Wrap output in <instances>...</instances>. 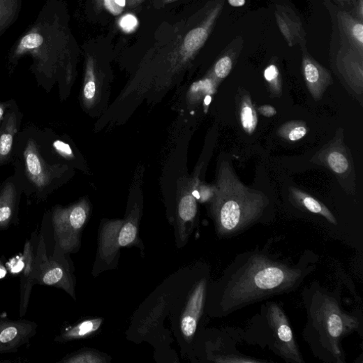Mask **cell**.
<instances>
[{
	"label": "cell",
	"mask_w": 363,
	"mask_h": 363,
	"mask_svg": "<svg viewBox=\"0 0 363 363\" xmlns=\"http://www.w3.org/2000/svg\"><path fill=\"white\" fill-rule=\"evenodd\" d=\"M302 70L309 93L315 101H320L332 82L330 73L306 52L303 54Z\"/></svg>",
	"instance_id": "11"
},
{
	"label": "cell",
	"mask_w": 363,
	"mask_h": 363,
	"mask_svg": "<svg viewBox=\"0 0 363 363\" xmlns=\"http://www.w3.org/2000/svg\"><path fill=\"white\" fill-rule=\"evenodd\" d=\"M97 96V85L94 71L87 64L84 84L83 88V101L86 105H90L94 102Z\"/></svg>",
	"instance_id": "27"
},
{
	"label": "cell",
	"mask_w": 363,
	"mask_h": 363,
	"mask_svg": "<svg viewBox=\"0 0 363 363\" xmlns=\"http://www.w3.org/2000/svg\"><path fill=\"white\" fill-rule=\"evenodd\" d=\"M66 363H100L106 362V359L100 353L94 351H82L75 353L64 359Z\"/></svg>",
	"instance_id": "29"
},
{
	"label": "cell",
	"mask_w": 363,
	"mask_h": 363,
	"mask_svg": "<svg viewBox=\"0 0 363 363\" xmlns=\"http://www.w3.org/2000/svg\"><path fill=\"white\" fill-rule=\"evenodd\" d=\"M138 25V19L131 15H125L120 21L121 27L126 32L133 31Z\"/></svg>",
	"instance_id": "32"
},
{
	"label": "cell",
	"mask_w": 363,
	"mask_h": 363,
	"mask_svg": "<svg viewBox=\"0 0 363 363\" xmlns=\"http://www.w3.org/2000/svg\"><path fill=\"white\" fill-rule=\"evenodd\" d=\"M198 212L197 199L193 194V188L182 195L178 202V229L181 239L185 240L188 235V226L195 221Z\"/></svg>",
	"instance_id": "14"
},
{
	"label": "cell",
	"mask_w": 363,
	"mask_h": 363,
	"mask_svg": "<svg viewBox=\"0 0 363 363\" xmlns=\"http://www.w3.org/2000/svg\"><path fill=\"white\" fill-rule=\"evenodd\" d=\"M115 2L119 6H120L122 8H124L126 6V0H115Z\"/></svg>",
	"instance_id": "39"
},
{
	"label": "cell",
	"mask_w": 363,
	"mask_h": 363,
	"mask_svg": "<svg viewBox=\"0 0 363 363\" xmlns=\"http://www.w3.org/2000/svg\"><path fill=\"white\" fill-rule=\"evenodd\" d=\"M23 0H0V36L18 20Z\"/></svg>",
	"instance_id": "18"
},
{
	"label": "cell",
	"mask_w": 363,
	"mask_h": 363,
	"mask_svg": "<svg viewBox=\"0 0 363 363\" xmlns=\"http://www.w3.org/2000/svg\"><path fill=\"white\" fill-rule=\"evenodd\" d=\"M278 24L283 36L288 40L289 44L292 45L296 40L301 38L302 23L299 20L292 18L286 12L276 13Z\"/></svg>",
	"instance_id": "22"
},
{
	"label": "cell",
	"mask_w": 363,
	"mask_h": 363,
	"mask_svg": "<svg viewBox=\"0 0 363 363\" xmlns=\"http://www.w3.org/2000/svg\"><path fill=\"white\" fill-rule=\"evenodd\" d=\"M334 1H336L341 6H346L348 7L352 8L353 9H355L357 7L356 0H334Z\"/></svg>",
	"instance_id": "35"
},
{
	"label": "cell",
	"mask_w": 363,
	"mask_h": 363,
	"mask_svg": "<svg viewBox=\"0 0 363 363\" xmlns=\"http://www.w3.org/2000/svg\"><path fill=\"white\" fill-rule=\"evenodd\" d=\"M242 336L249 343L267 348L287 362H305L288 318L276 302H265Z\"/></svg>",
	"instance_id": "5"
},
{
	"label": "cell",
	"mask_w": 363,
	"mask_h": 363,
	"mask_svg": "<svg viewBox=\"0 0 363 363\" xmlns=\"http://www.w3.org/2000/svg\"><path fill=\"white\" fill-rule=\"evenodd\" d=\"M229 3L235 8L242 7L246 4V0H228Z\"/></svg>",
	"instance_id": "37"
},
{
	"label": "cell",
	"mask_w": 363,
	"mask_h": 363,
	"mask_svg": "<svg viewBox=\"0 0 363 363\" xmlns=\"http://www.w3.org/2000/svg\"><path fill=\"white\" fill-rule=\"evenodd\" d=\"M24 156L29 178L37 189L45 190L52 183L54 170L43 161L32 141L28 143Z\"/></svg>",
	"instance_id": "12"
},
{
	"label": "cell",
	"mask_w": 363,
	"mask_h": 363,
	"mask_svg": "<svg viewBox=\"0 0 363 363\" xmlns=\"http://www.w3.org/2000/svg\"><path fill=\"white\" fill-rule=\"evenodd\" d=\"M4 115V110L2 108V107H0V119H1L3 117Z\"/></svg>",
	"instance_id": "40"
},
{
	"label": "cell",
	"mask_w": 363,
	"mask_h": 363,
	"mask_svg": "<svg viewBox=\"0 0 363 363\" xmlns=\"http://www.w3.org/2000/svg\"><path fill=\"white\" fill-rule=\"evenodd\" d=\"M24 267L21 279V316L25 314L32 286L34 284V260L32 248L29 242H27L23 254Z\"/></svg>",
	"instance_id": "15"
},
{
	"label": "cell",
	"mask_w": 363,
	"mask_h": 363,
	"mask_svg": "<svg viewBox=\"0 0 363 363\" xmlns=\"http://www.w3.org/2000/svg\"><path fill=\"white\" fill-rule=\"evenodd\" d=\"M89 214L86 200L68 207H56L52 223L57 247L64 252H73L80 246V235Z\"/></svg>",
	"instance_id": "6"
},
{
	"label": "cell",
	"mask_w": 363,
	"mask_h": 363,
	"mask_svg": "<svg viewBox=\"0 0 363 363\" xmlns=\"http://www.w3.org/2000/svg\"><path fill=\"white\" fill-rule=\"evenodd\" d=\"M258 112L265 117H274L277 114V110L274 107L271 105H263L259 107Z\"/></svg>",
	"instance_id": "34"
},
{
	"label": "cell",
	"mask_w": 363,
	"mask_h": 363,
	"mask_svg": "<svg viewBox=\"0 0 363 363\" xmlns=\"http://www.w3.org/2000/svg\"><path fill=\"white\" fill-rule=\"evenodd\" d=\"M7 275V270L2 265L1 262H0V279H4Z\"/></svg>",
	"instance_id": "38"
},
{
	"label": "cell",
	"mask_w": 363,
	"mask_h": 363,
	"mask_svg": "<svg viewBox=\"0 0 363 363\" xmlns=\"http://www.w3.org/2000/svg\"><path fill=\"white\" fill-rule=\"evenodd\" d=\"M193 188V194L195 198L201 202L211 201L215 193V186L210 187L205 185H198Z\"/></svg>",
	"instance_id": "31"
},
{
	"label": "cell",
	"mask_w": 363,
	"mask_h": 363,
	"mask_svg": "<svg viewBox=\"0 0 363 363\" xmlns=\"http://www.w3.org/2000/svg\"><path fill=\"white\" fill-rule=\"evenodd\" d=\"M326 163L329 168L338 175H343L350 169L346 152L341 148H332L326 155Z\"/></svg>",
	"instance_id": "24"
},
{
	"label": "cell",
	"mask_w": 363,
	"mask_h": 363,
	"mask_svg": "<svg viewBox=\"0 0 363 363\" xmlns=\"http://www.w3.org/2000/svg\"><path fill=\"white\" fill-rule=\"evenodd\" d=\"M302 297L306 313L303 338L312 354L327 363H345L343 340L359 329L357 316L345 311L339 293L313 282L306 287Z\"/></svg>",
	"instance_id": "2"
},
{
	"label": "cell",
	"mask_w": 363,
	"mask_h": 363,
	"mask_svg": "<svg viewBox=\"0 0 363 363\" xmlns=\"http://www.w3.org/2000/svg\"><path fill=\"white\" fill-rule=\"evenodd\" d=\"M36 329L34 323L0 317V354L17 352L35 336Z\"/></svg>",
	"instance_id": "9"
},
{
	"label": "cell",
	"mask_w": 363,
	"mask_h": 363,
	"mask_svg": "<svg viewBox=\"0 0 363 363\" xmlns=\"http://www.w3.org/2000/svg\"><path fill=\"white\" fill-rule=\"evenodd\" d=\"M102 323V319L85 320L67 330L57 338V340H58V341H68L92 335L100 329Z\"/></svg>",
	"instance_id": "21"
},
{
	"label": "cell",
	"mask_w": 363,
	"mask_h": 363,
	"mask_svg": "<svg viewBox=\"0 0 363 363\" xmlns=\"http://www.w3.org/2000/svg\"><path fill=\"white\" fill-rule=\"evenodd\" d=\"M338 22L342 44L347 45L363 56V25L362 21L350 14L341 12Z\"/></svg>",
	"instance_id": "13"
},
{
	"label": "cell",
	"mask_w": 363,
	"mask_h": 363,
	"mask_svg": "<svg viewBox=\"0 0 363 363\" xmlns=\"http://www.w3.org/2000/svg\"><path fill=\"white\" fill-rule=\"evenodd\" d=\"M291 194L299 206L311 213L321 215L329 223L337 225L336 217L323 203L296 188H291Z\"/></svg>",
	"instance_id": "17"
},
{
	"label": "cell",
	"mask_w": 363,
	"mask_h": 363,
	"mask_svg": "<svg viewBox=\"0 0 363 363\" xmlns=\"http://www.w3.org/2000/svg\"><path fill=\"white\" fill-rule=\"evenodd\" d=\"M216 81L214 78H205L194 83L188 93V100L192 104L199 103L202 98L212 96L216 92Z\"/></svg>",
	"instance_id": "23"
},
{
	"label": "cell",
	"mask_w": 363,
	"mask_h": 363,
	"mask_svg": "<svg viewBox=\"0 0 363 363\" xmlns=\"http://www.w3.org/2000/svg\"><path fill=\"white\" fill-rule=\"evenodd\" d=\"M105 6L114 15H119L123 10V8L116 3L115 0H105Z\"/></svg>",
	"instance_id": "33"
},
{
	"label": "cell",
	"mask_w": 363,
	"mask_h": 363,
	"mask_svg": "<svg viewBox=\"0 0 363 363\" xmlns=\"http://www.w3.org/2000/svg\"><path fill=\"white\" fill-rule=\"evenodd\" d=\"M68 33L57 0H47L35 22L13 45L9 63L29 56L31 69L42 80H53L68 68Z\"/></svg>",
	"instance_id": "3"
},
{
	"label": "cell",
	"mask_w": 363,
	"mask_h": 363,
	"mask_svg": "<svg viewBox=\"0 0 363 363\" xmlns=\"http://www.w3.org/2000/svg\"><path fill=\"white\" fill-rule=\"evenodd\" d=\"M34 283L62 288L74 295L73 282L68 269L56 257H48L43 235L34 260Z\"/></svg>",
	"instance_id": "8"
},
{
	"label": "cell",
	"mask_w": 363,
	"mask_h": 363,
	"mask_svg": "<svg viewBox=\"0 0 363 363\" xmlns=\"http://www.w3.org/2000/svg\"><path fill=\"white\" fill-rule=\"evenodd\" d=\"M140 212L135 205L124 220L108 221L101 232L99 251L106 260H112L120 248L128 246L138 238Z\"/></svg>",
	"instance_id": "7"
},
{
	"label": "cell",
	"mask_w": 363,
	"mask_h": 363,
	"mask_svg": "<svg viewBox=\"0 0 363 363\" xmlns=\"http://www.w3.org/2000/svg\"><path fill=\"white\" fill-rule=\"evenodd\" d=\"M307 131L308 128L304 121H292L281 126L278 131V135L286 140L297 142L303 139Z\"/></svg>",
	"instance_id": "26"
},
{
	"label": "cell",
	"mask_w": 363,
	"mask_h": 363,
	"mask_svg": "<svg viewBox=\"0 0 363 363\" xmlns=\"http://www.w3.org/2000/svg\"><path fill=\"white\" fill-rule=\"evenodd\" d=\"M57 144L59 145L57 146V147L59 151H61V152H63L64 154H65L66 155L72 154L71 150L70 149L69 147L67 145H65L62 142H57Z\"/></svg>",
	"instance_id": "36"
},
{
	"label": "cell",
	"mask_w": 363,
	"mask_h": 363,
	"mask_svg": "<svg viewBox=\"0 0 363 363\" xmlns=\"http://www.w3.org/2000/svg\"><path fill=\"white\" fill-rule=\"evenodd\" d=\"M17 205L15 185L8 184L0 192V229H6L13 221Z\"/></svg>",
	"instance_id": "16"
},
{
	"label": "cell",
	"mask_w": 363,
	"mask_h": 363,
	"mask_svg": "<svg viewBox=\"0 0 363 363\" xmlns=\"http://www.w3.org/2000/svg\"><path fill=\"white\" fill-rule=\"evenodd\" d=\"M211 202V215L221 239L237 237L262 221L269 205L262 192L246 187L225 161L220 165Z\"/></svg>",
	"instance_id": "4"
},
{
	"label": "cell",
	"mask_w": 363,
	"mask_h": 363,
	"mask_svg": "<svg viewBox=\"0 0 363 363\" xmlns=\"http://www.w3.org/2000/svg\"><path fill=\"white\" fill-rule=\"evenodd\" d=\"M207 288L206 279H201L195 286L189 297L185 311L182 316L181 332L188 340H191L196 332L198 322L205 307Z\"/></svg>",
	"instance_id": "10"
},
{
	"label": "cell",
	"mask_w": 363,
	"mask_h": 363,
	"mask_svg": "<svg viewBox=\"0 0 363 363\" xmlns=\"http://www.w3.org/2000/svg\"><path fill=\"white\" fill-rule=\"evenodd\" d=\"M318 256L306 251L292 261L267 249L238 255L226 268L216 287V312L235 313L272 297L298 289L316 269Z\"/></svg>",
	"instance_id": "1"
},
{
	"label": "cell",
	"mask_w": 363,
	"mask_h": 363,
	"mask_svg": "<svg viewBox=\"0 0 363 363\" xmlns=\"http://www.w3.org/2000/svg\"><path fill=\"white\" fill-rule=\"evenodd\" d=\"M239 119L244 130L249 135L255 131L258 119L249 94H244L239 102Z\"/></svg>",
	"instance_id": "19"
},
{
	"label": "cell",
	"mask_w": 363,
	"mask_h": 363,
	"mask_svg": "<svg viewBox=\"0 0 363 363\" xmlns=\"http://www.w3.org/2000/svg\"><path fill=\"white\" fill-rule=\"evenodd\" d=\"M17 131V121L15 113H11L0 135V162L6 161L9 157L13 145L14 136Z\"/></svg>",
	"instance_id": "20"
},
{
	"label": "cell",
	"mask_w": 363,
	"mask_h": 363,
	"mask_svg": "<svg viewBox=\"0 0 363 363\" xmlns=\"http://www.w3.org/2000/svg\"><path fill=\"white\" fill-rule=\"evenodd\" d=\"M264 77L267 82L270 92L276 97L282 94V84L279 68L275 65H269L264 72Z\"/></svg>",
	"instance_id": "28"
},
{
	"label": "cell",
	"mask_w": 363,
	"mask_h": 363,
	"mask_svg": "<svg viewBox=\"0 0 363 363\" xmlns=\"http://www.w3.org/2000/svg\"><path fill=\"white\" fill-rule=\"evenodd\" d=\"M233 61L229 56L221 58L214 68V77L218 80H221L228 76L232 71Z\"/></svg>",
	"instance_id": "30"
},
{
	"label": "cell",
	"mask_w": 363,
	"mask_h": 363,
	"mask_svg": "<svg viewBox=\"0 0 363 363\" xmlns=\"http://www.w3.org/2000/svg\"><path fill=\"white\" fill-rule=\"evenodd\" d=\"M208 31L205 27H198L191 31L185 38L184 50L188 57L198 52L208 37Z\"/></svg>",
	"instance_id": "25"
}]
</instances>
